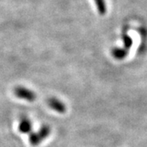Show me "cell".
<instances>
[{"label": "cell", "mask_w": 147, "mask_h": 147, "mask_svg": "<svg viewBox=\"0 0 147 147\" xmlns=\"http://www.w3.org/2000/svg\"><path fill=\"white\" fill-rule=\"evenodd\" d=\"M49 134H50V127L47 125H44L38 130V132L30 134V142L32 146H37L42 142V140H44Z\"/></svg>", "instance_id": "cell-1"}, {"label": "cell", "mask_w": 147, "mask_h": 147, "mask_svg": "<svg viewBox=\"0 0 147 147\" xmlns=\"http://www.w3.org/2000/svg\"><path fill=\"white\" fill-rule=\"evenodd\" d=\"M15 94L17 97L28 101H34L36 98V95L34 92L23 87L16 88L15 89Z\"/></svg>", "instance_id": "cell-2"}, {"label": "cell", "mask_w": 147, "mask_h": 147, "mask_svg": "<svg viewBox=\"0 0 147 147\" xmlns=\"http://www.w3.org/2000/svg\"><path fill=\"white\" fill-rule=\"evenodd\" d=\"M48 105L52 109L56 110L57 112H59V113H64L66 110L65 105H64L61 100L55 98V97L50 98L48 100Z\"/></svg>", "instance_id": "cell-3"}, {"label": "cell", "mask_w": 147, "mask_h": 147, "mask_svg": "<svg viewBox=\"0 0 147 147\" xmlns=\"http://www.w3.org/2000/svg\"><path fill=\"white\" fill-rule=\"evenodd\" d=\"M19 131L22 133H28L31 131L32 125L30 121L27 118H22L19 123Z\"/></svg>", "instance_id": "cell-4"}, {"label": "cell", "mask_w": 147, "mask_h": 147, "mask_svg": "<svg viewBox=\"0 0 147 147\" xmlns=\"http://www.w3.org/2000/svg\"><path fill=\"white\" fill-rule=\"evenodd\" d=\"M127 50L125 48H119V47H115L112 50V55L116 59L122 60L125 58L127 55Z\"/></svg>", "instance_id": "cell-5"}, {"label": "cell", "mask_w": 147, "mask_h": 147, "mask_svg": "<svg viewBox=\"0 0 147 147\" xmlns=\"http://www.w3.org/2000/svg\"><path fill=\"white\" fill-rule=\"evenodd\" d=\"M95 3L100 15H105L106 12V4L105 0H95Z\"/></svg>", "instance_id": "cell-6"}, {"label": "cell", "mask_w": 147, "mask_h": 147, "mask_svg": "<svg viewBox=\"0 0 147 147\" xmlns=\"http://www.w3.org/2000/svg\"><path fill=\"white\" fill-rule=\"evenodd\" d=\"M123 45H124V48L125 49H129L132 45V39L129 35L127 34H124L123 36Z\"/></svg>", "instance_id": "cell-7"}]
</instances>
